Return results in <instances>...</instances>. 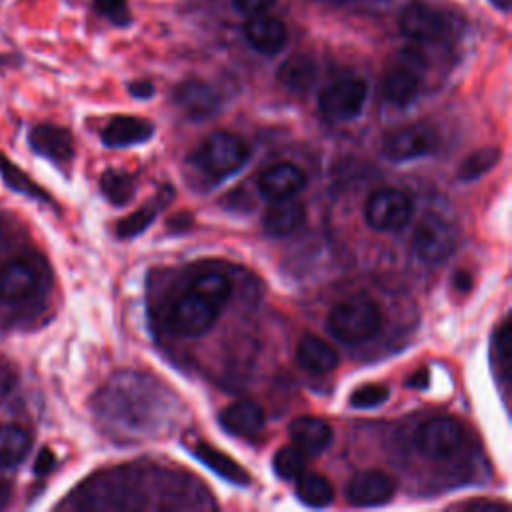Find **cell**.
Returning a JSON list of instances; mask_svg holds the SVG:
<instances>
[{"label":"cell","instance_id":"1","mask_svg":"<svg viewBox=\"0 0 512 512\" xmlns=\"http://www.w3.org/2000/svg\"><path fill=\"white\" fill-rule=\"evenodd\" d=\"M380 326V308L364 296L348 298L336 304L328 314V330L332 336L348 344H358L372 338Z\"/></svg>","mask_w":512,"mask_h":512},{"label":"cell","instance_id":"6","mask_svg":"<svg viewBox=\"0 0 512 512\" xmlns=\"http://www.w3.org/2000/svg\"><path fill=\"white\" fill-rule=\"evenodd\" d=\"M364 218L378 232L402 230L412 218V200L398 188H380L368 198Z\"/></svg>","mask_w":512,"mask_h":512},{"label":"cell","instance_id":"26","mask_svg":"<svg viewBox=\"0 0 512 512\" xmlns=\"http://www.w3.org/2000/svg\"><path fill=\"white\" fill-rule=\"evenodd\" d=\"M296 496L310 508H324L334 500V486L318 472H302L296 478Z\"/></svg>","mask_w":512,"mask_h":512},{"label":"cell","instance_id":"38","mask_svg":"<svg viewBox=\"0 0 512 512\" xmlns=\"http://www.w3.org/2000/svg\"><path fill=\"white\" fill-rule=\"evenodd\" d=\"M128 92L134 98H150L154 94V86L148 80H136V82L128 84Z\"/></svg>","mask_w":512,"mask_h":512},{"label":"cell","instance_id":"22","mask_svg":"<svg viewBox=\"0 0 512 512\" xmlns=\"http://www.w3.org/2000/svg\"><path fill=\"white\" fill-rule=\"evenodd\" d=\"M304 216H306L304 206L292 198L272 202V206L264 214V230L268 236H276V238L290 236L302 226Z\"/></svg>","mask_w":512,"mask_h":512},{"label":"cell","instance_id":"24","mask_svg":"<svg viewBox=\"0 0 512 512\" xmlns=\"http://www.w3.org/2000/svg\"><path fill=\"white\" fill-rule=\"evenodd\" d=\"M192 452L204 466H208L220 478H224L232 484H240V486L250 484V474L234 458L220 452L216 446L206 444V442H198V444H194Z\"/></svg>","mask_w":512,"mask_h":512},{"label":"cell","instance_id":"39","mask_svg":"<svg viewBox=\"0 0 512 512\" xmlns=\"http://www.w3.org/2000/svg\"><path fill=\"white\" fill-rule=\"evenodd\" d=\"M426 384H428V372L426 370H418L406 380V386H410V388H426Z\"/></svg>","mask_w":512,"mask_h":512},{"label":"cell","instance_id":"14","mask_svg":"<svg viewBox=\"0 0 512 512\" xmlns=\"http://www.w3.org/2000/svg\"><path fill=\"white\" fill-rule=\"evenodd\" d=\"M28 144L36 154L60 166L70 164L74 158V138L70 130L64 126H56L48 122L36 124L28 132Z\"/></svg>","mask_w":512,"mask_h":512},{"label":"cell","instance_id":"25","mask_svg":"<svg viewBox=\"0 0 512 512\" xmlns=\"http://www.w3.org/2000/svg\"><path fill=\"white\" fill-rule=\"evenodd\" d=\"M172 198V190L170 188H164L154 200H150L148 204L140 206L138 210H134L132 214H128L126 218L118 220L116 224V236L118 238H134L138 236L140 232H144L152 222L154 218L158 216V212L162 210V206Z\"/></svg>","mask_w":512,"mask_h":512},{"label":"cell","instance_id":"29","mask_svg":"<svg viewBox=\"0 0 512 512\" xmlns=\"http://www.w3.org/2000/svg\"><path fill=\"white\" fill-rule=\"evenodd\" d=\"M190 290L200 294L202 298L210 300L218 308H224L228 298H230V294H232V282H230V278L226 274L206 272V274H200V276H196L192 280Z\"/></svg>","mask_w":512,"mask_h":512},{"label":"cell","instance_id":"10","mask_svg":"<svg viewBox=\"0 0 512 512\" xmlns=\"http://www.w3.org/2000/svg\"><path fill=\"white\" fill-rule=\"evenodd\" d=\"M464 440V428L456 418L436 416L426 420L418 430V448L430 458L452 456Z\"/></svg>","mask_w":512,"mask_h":512},{"label":"cell","instance_id":"5","mask_svg":"<svg viewBox=\"0 0 512 512\" xmlns=\"http://www.w3.org/2000/svg\"><path fill=\"white\" fill-rule=\"evenodd\" d=\"M368 96L362 78H344L328 84L318 94V110L330 122H346L360 114Z\"/></svg>","mask_w":512,"mask_h":512},{"label":"cell","instance_id":"42","mask_svg":"<svg viewBox=\"0 0 512 512\" xmlns=\"http://www.w3.org/2000/svg\"><path fill=\"white\" fill-rule=\"evenodd\" d=\"M340 2H348V0H340Z\"/></svg>","mask_w":512,"mask_h":512},{"label":"cell","instance_id":"11","mask_svg":"<svg viewBox=\"0 0 512 512\" xmlns=\"http://www.w3.org/2000/svg\"><path fill=\"white\" fill-rule=\"evenodd\" d=\"M172 98L174 104L192 120H206L214 116L222 106V98L216 88L198 78H188L180 82L174 88Z\"/></svg>","mask_w":512,"mask_h":512},{"label":"cell","instance_id":"16","mask_svg":"<svg viewBox=\"0 0 512 512\" xmlns=\"http://www.w3.org/2000/svg\"><path fill=\"white\" fill-rule=\"evenodd\" d=\"M244 36L256 52H260L264 56H274L286 46L288 30L282 20L262 12V14L250 16L246 20Z\"/></svg>","mask_w":512,"mask_h":512},{"label":"cell","instance_id":"33","mask_svg":"<svg viewBox=\"0 0 512 512\" xmlns=\"http://www.w3.org/2000/svg\"><path fill=\"white\" fill-rule=\"evenodd\" d=\"M390 396V388L386 384H378V382H372V384H362L358 386L352 394H350V404L354 408H376L380 404H384Z\"/></svg>","mask_w":512,"mask_h":512},{"label":"cell","instance_id":"30","mask_svg":"<svg viewBox=\"0 0 512 512\" xmlns=\"http://www.w3.org/2000/svg\"><path fill=\"white\" fill-rule=\"evenodd\" d=\"M100 190L114 206H124L134 198V178L122 170H106L100 176Z\"/></svg>","mask_w":512,"mask_h":512},{"label":"cell","instance_id":"17","mask_svg":"<svg viewBox=\"0 0 512 512\" xmlns=\"http://www.w3.org/2000/svg\"><path fill=\"white\" fill-rule=\"evenodd\" d=\"M288 434L292 438V444L310 456L324 452L330 446L334 436L330 424L316 416L294 418L288 426Z\"/></svg>","mask_w":512,"mask_h":512},{"label":"cell","instance_id":"20","mask_svg":"<svg viewBox=\"0 0 512 512\" xmlns=\"http://www.w3.org/2000/svg\"><path fill=\"white\" fill-rule=\"evenodd\" d=\"M296 360L304 370L312 374H328L338 366L340 356L336 348L330 346L326 340L308 334L300 338L296 346Z\"/></svg>","mask_w":512,"mask_h":512},{"label":"cell","instance_id":"13","mask_svg":"<svg viewBox=\"0 0 512 512\" xmlns=\"http://www.w3.org/2000/svg\"><path fill=\"white\" fill-rule=\"evenodd\" d=\"M416 64V60H402L384 72L380 92L388 104L404 108L416 98L422 84V76Z\"/></svg>","mask_w":512,"mask_h":512},{"label":"cell","instance_id":"21","mask_svg":"<svg viewBox=\"0 0 512 512\" xmlns=\"http://www.w3.org/2000/svg\"><path fill=\"white\" fill-rule=\"evenodd\" d=\"M318 78V66L308 54L288 56L276 70V80L290 92L304 94L308 92Z\"/></svg>","mask_w":512,"mask_h":512},{"label":"cell","instance_id":"19","mask_svg":"<svg viewBox=\"0 0 512 512\" xmlns=\"http://www.w3.org/2000/svg\"><path fill=\"white\" fill-rule=\"evenodd\" d=\"M218 422L228 434L250 436L264 426V410L254 400H238L220 412Z\"/></svg>","mask_w":512,"mask_h":512},{"label":"cell","instance_id":"15","mask_svg":"<svg viewBox=\"0 0 512 512\" xmlns=\"http://www.w3.org/2000/svg\"><path fill=\"white\" fill-rule=\"evenodd\" d=\"M304 186H306L304 170L290 162L274 164L258 176V190L270 202L294 198Z\"/></svg>","mask_w":512,"mask_h":512},{"label":"cell","instance_id":"36","mask_svg":"<svg viewBox=\"0 0 512 512\" xmlns=\"http://www.w3.org/2000/svg\"><path fill=\"white\" fill-rule=\"evenodd\" d=\"M56 466V456L50 448H42L34 460V474L36 476H46L48 472H52Z\"/></svg>","mask_w":512,"mask_h":512},{"label":"cell","instance_id":"35","mask_svg":"<svg viewBox=\"0 0 512 512\" xmlns=\"http://www.w3.org/2000/svg\"><path fill=\"white\" fill-rule=\"evenodd\" d=\"M276 0H232L234 8L246 16H254V14H262L266 12Z\"/></svg>","mask_w":512,"mask_h":512},{"label":"cell","instance_id":"31","mask_svg":"<svg viewBox=\"0 0 512 512\" xmlns=\"http://www.w3.org/2000/svg\"><path fill=\"white\" fill-rule=\"evenodd\" d=\"M500 160V148L498 146H484L468 154L462 164L458 166V178L464 182L476 180L488 170H492Z\"/></svg>","mask_w":512,"mask_h":512},{"label":"cell","instance_id":"18","mask_svg":"<svg viewBox=\"0 0 512 512\" xmlns=\"http://www.w3.org/2000/svg\"><path fill=\"white\" fill-rule=\"evenodd\" d=\"M152 134L154 124L150 120L134 116H116L106 124L102 132V142L110 148H124L132 144H142L150 140Z\"/></svg>","mask_w":512,"mask_h":512},{"label":"cell","instance_id":"28","mask_svg":"<svg viewBox=\"0 0 512 512\" xmlns=\"http://www.w3.org/2000/svg\"><path fill=\"white\" fill-rule=\"evenodd\" d=\"M0 176H2L4 184H6L10 190H14V192H18V194H24V196H28V198H34V200L52 204L50 194H48L40 184H36L22 168H18V166H16L8 156H4L2 152H0Z\"/></svg>","mask_w":512,"mask_h":512},{"label":"cell","instance_id":"34","mask_svg":"<svg viewBox=\"0 0 512 512\" xmlns=\"http://www.w3.org/2000/svg\"><path fill=\"white\" fill-rule=\"evenodd\" d=\"M94 10L118 26H124L126 22H130L126 0H94Z\"/></svg>","mask_w":512,"mask_h":512},{"label":"cell","instance_id":"27","mask_svg":"<svg viewBox=\"0 0 512 512\" xmlns=\"http://www.w3.org/2000/svg\"><path fill=\"white\" fill-rule=\"evenodd\" d=\"M510 364H512V322L510 318H504V322L498 326L492 340V366L504 390V396L510 382Z\"/></svg>","mask_w":512,"mask_h":512},{"label":"cell","instance_id":"2","mask_svg":"<svg viewBox=\"0 0 512 512\" xmlns=\"http://www.w3.org/2000/svg\"><path fill=\"white\" fill-rule=\"evenodd\" d=\"M250 158V146L232 132L210 134L194 154V164L210 178L222 180L238 172Z\"/></svg>","mask_w":512,"mask_h":512},{"label":"cell","instance_id":"23","mask_svg":"<svg viewBox=\"0 0 512 512\" xmlns=\"http://www.w3.org/2000/svg\"><path fill=\"white\" fill-rule=\"evenodd\" d=\"M32 448V434L16 422L0 424V470L16 468Z\"/></svg>","mask_w":512,"mask_h":512},{"label":"cell","instance_id":"40","mask_svg":"<svg viewBox=\"0 0 512 512\" xmlns=\"http://www.w3.org/2000/svg\"><path fill=\"white\" fill-rule=\"evenodd\" d=\"M454 284L460 292H468L472 288V276L466 270H458V274L454 278Z\"/></svg>","mask_w":512,"mask_h":512},{"label":"cell","instance_id":"8","mask_svg":"<svg viewBox=\"0 0 512 512\" xmlns=\"http://www.w3.org/2000/svg\"><path fill=\"white\" fill-rule=\"evenodd\" d=\"M438 132L428 122H414L390 132L384 138L382 152L392 162H406L412 158L428 156L438 148Z\"/></svg>","mask_w":512,"mask_h":512},{"label":"cell","instance_id":"41","mask_svg":"<svg viewBox=\"0 0 512 512\" xmlns=\"http://www.w3.org/2000/svg\"><path fill=\"white\" fill-rule=\"evenodd\" d=\"M10 494H12L10 486H8L6 482H2V480H0V508L8 504V500H10Z\"/></svg>","mask_w":512,"mask_h":512},{"label":"cell","instance_id":"7","mask_svg":"<svg viewBox=\"0 0 512 512\" xmlns=\"http://www.w3.org/2000/svg\"><path fill=\"white\" fill-rule=\"evenodd\" d=\"M220 312H222V308H218L210 300L202 298L200 294L188 290L170 308L168 326L178 336L196 338V336H202L204 332H208L214 326Z\"/></svg>","mask_w":512,"mask_h":512},{"label":"cell","instance_id":"9","mask_svg":"<svg viewBox=\"0 0 512 512\" xmlns=\"http://www.w3.org/2000/svg\"><path fill=\"white\" fill-rule=\"evenodd\" d=\"M398 24L402 34L416 42L442 40L450 30L448 16L442 10L420 0H412L402 8Z\"/></svg>","mask_w":512,"mask_h":512},{"label":"cell","instance_id":"4","mask_svg":"<svg viewBox=\"0 0 512 512\" xmlns=\"http://www.w3.org/2000/svg\"><path fill=\"white\" fill-rule=\"evenodd\" d=\"M456 246L458 230L436 214L424 216L412 236V250L426 264H440L456 250Z\"/></svg>","mask_w":512,"mask_h":512},{"label":"cell","instance_id":"37","mask_svg":"<svg viewBox=\"0 0 512 512\" xmlns=\"http://www.w3.org/2000/svg\"><path fill=\"white\" fill-rule=\"evenodd\" d=\"M464 508L468 512H496V510H508L506 504L496 502V500H472L468 504H464Z\"/></svg>","mask_w":512,"mask_h":512},{"label":"cell","instance_id":"12","mask_svg":"<svg viewBox=\"0 0 512 512\" xmlns=\"http://www.w3.org/2000/svg\"><path fill=\"white\" fill-rule=\"evenodd\" d=\"M394 492H396V482L392 480V476L380 470L358 472L346 484L348 502L360 508L382 506L392 500Z\"/></svg>","mask_w":512,"mask_h":512},{"label":"cell","instance_id":"3","mask_svg":"<svg viewBox=\"0 0 512 512\" xmlns=\"http://www.w3.org/2000/svg\"><path fill=\"white\" fill-rule=\"evenodd\" d=\"M48 270L36 254H18L0 264V302H24L40 294Z\"/></svg>","mask_w":512,"mask_h":512},{"label":"cell","instance_id":"32","mask_svg":"<svg viewBox=\"0 0 512 512\" xmlns=\"http://www.w3.org/2000/svg\"><path fill=\"white\" fill-rule=\"evenodd\" d=\"M304 462H306V454L298 450L294 444L278 448L272 458L274 472L284 480H296L304 472V466H306Z\"/></svg>","mask_w":512,"mask_h":512}]
</instances>
